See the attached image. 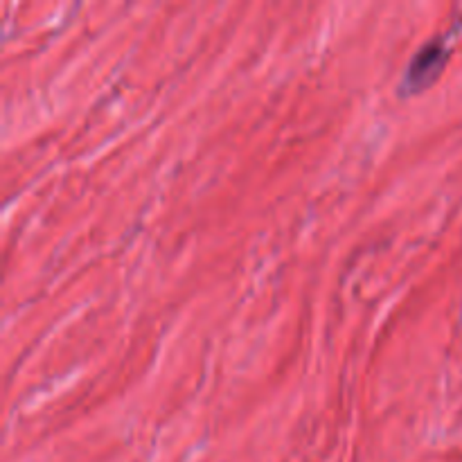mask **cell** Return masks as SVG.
<instances>
[{
    "label": "cell",
    "instance_id": "cell-1",
    "mask_svg": "<svg viewBox=\"0 0 462 462\" xmlns=\"http://www.w3.org/2000/svg\"><path fill=\"white\" fill-rule=\"evenodd\" d=\"M447 57H449V50H447L445 41H431V43L424 45L415 54L413 61L409 63V68H406L402 90H406V93H420L424 86H429L436 79L438 72L445 66Z\"/></svg>",
    "mask_w": 462,
    "mask_h": 462
}]
</instances>
